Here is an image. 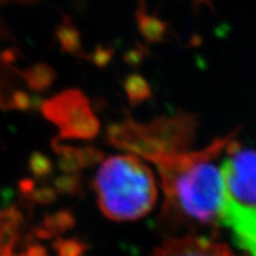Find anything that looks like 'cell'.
Here are the masks:
<instances>
[{"instance_id": "cell-1", "label": "cell", "mask_w": 256, "mask_h": 256, "mask_svg": "<svg viewBox=\"0 0 256 256\" xmlns=\"http://www.w3.org/2000/svg\"><path fill=\"white\" fill-rule=\"evenodd\" d=\"M235 133L217 138L206 148L170 150L147 156L156 165L165 194V209L183 222H218L223 202V178L214 160Z\"/></svg>"}, {"instance_id": "cell-2", "label": "cell", "mask_w": 256, "mask_h": 256, "mask_svg": "<svg viewBox=\"0 0 256 256\" xmlns=\"http://www.w3.org/2000/svg\"><path fill=\"white\" fill-rule=\"evenodd\" d=\"M94 188L104 215L119 222L147 215L158 196L151 168L134 154L106 159L96 174Z\"/></svg>"}, {"instance_id": "cell-3", "label": "cell", "mask_w": 256, "mask_h": 256, "mask_svg": "<svg viewBox=\"0 0 256 256\" xmlns=\"http://www.w3.org/2000/svg\"><path fill=\"white\" fill-rule=\"evenodd\" d=\"M228 156L220 166L223 202L218 223L226 226L236 244L256 256V151L236 142L226 146Z\"/></svg>"}, {"instance_id": "cell-4", "label": "cell", "mask_w": 256, "mask_h": 256, "mask_svg": "<svg viewBox=\"0 0 256 256\" xmlns=\"http://www.w3.org/2000/svg\"><path fill=\"white\" fill-rule=\"evenodd\" d=\"M197 128L194 115L179 113L160 116L151 122L128 119L113 124L108 130L110 142L139 158L176 148H188Z\"/></svg>"}, {"instance_id": "cell-5", "label": "cell", "mask_w": 256, "mask_h": 256, "mask_svg": "<svg viewBox=\"0 0 256 256\" xmlns=\"http://www.w3.org/2000/svg\"><path fill=\"white\" fill-rule=\"evenodd\" d=\"M152 256H236L224 244L198 236L171 238Z\"/></svg>"}, {"instance_id": "cell-6", "label": "cell", "mask_w": 256, "mask_h": 256, "mask_svg": "<svg viewBox=\"0 0 256 256\" xmlns=\"http://www.w3.org/2000/svg\"><path fill=\"white\" fill-rule=\"evenodd\" d=\"M136 19L140 32L147 40L159 42L162 40L166 32V25L164 22H162V19L153 17L152 14H147L145 8H142L138 10Z\"/></svg>"}, {"instance_id": "cell-7", "label": "cell", "mask_w": 256, "mask_h": 256, "mask_svg": "<svg viewBox=\"0 0 256 256\" xmlns=\"http://www.w3.org/2000/svg\"><path fill=\"white\" fill-rule=\"evenodd\" d=\"M42 226L52 235L57 236L58 234L68 232L75 226V217L69 210H60L44 217Z\"/></svg>"}, {"instance_id": "cell-8", "label": "cell", "mask_w": 256, "mask_h": 256, "mask_svg": "<svg viewBox=\"0 0 256 256\" xmlns=\"http://www.w3.org/2000/svg\"><path fill=\"white\" fill-rule=\"evenodd\" d=\"M124 89L130 102L133 104H139L151 96V88L148 83L142 76L132 75L124 81Z\"/></svg>"}, {"instance_id": "cell-9", "label": "cell", "mask_w": 256, "mask_h": 256, "mask_svg": "<svg viewBox=\"0 0 256 256\" xmlns=\"http://www.w3.org/2000/svg\"><path fill=\"white\" fill-rule=\"evenodd\" d=\"M28 168H30L31 174L36 178H46L52 174L54 168L49 158L42 153H34L31 156L30 162H28Z\"/></svg>"}, {"instance_id": "cell-10", "label": "cell", "mask_w": 256, "mask_h": 256, "mask_svg": "<svg viewBox=\"0 0 256 256\" xmlns=\"http://www.w3.org/2000/svg\"><path fill=\"white\" fill-rule=\"evenodd\" d=\"M52 248L58 252L60 256H81L84 252V244L78 240L57 238L52 243Z\"/></svg>"}, {"instance_id": "cell-11", "label": "cell", "mask_w": 256, "mask_h": 256, "mask_svg": "<svg viewBox=\"0 0 256 256\" xmlns=\"http://www.w3.org/2000/svg\"><path fill=\"white\" fill-rule=\"evenodd\" d=\"M60 168L64 172H75L81 168L82 164V158L81 154L75 151L72 148H64L60 150Z\"/></svg>"}, {"instance_id": "cell-12", "label": "cell", "mask_w": 256, "mask_h": 256, "mask_svg": "<svg viewBox=\"0 0 256 256\" xmlns=\"http://www.w3.org/2000/svg\"><path fill=\"white\" fill-rule=\"evenodd\" d=\"M32 204H40V206H50L55 203L57 200V191L51 186L36 188L34 191L28 198H24Z\"/></svg>"}, {"instance_id": "cell-13", "label": "cell", "mask_w": 256, "mask_h": 256, "mask_svg": "<svg viewBox=\"0 0 256 256\" xmlns=\"http://www.w3.org/2000/svg\"><path fill=\"white\" fill-rule=\"evenodd\" d=\"M55 190L62 194H74L78 190V179L74 176H60L54 180Z\"/></svg>"}, {"instance_id": "cell-14", "label": "cell", "mask_w": 256, "mask_h": 256, "mask_svg": "<svg viewBox=\"0 0 256 256\" xmlns=\"http://www.w3.org/2000/svg\"><path fill=\"white\" fill-rule=\"evenodd\" d=\"M34 188H36V180H34V179L23 178L22 180H19L18 190L22 197L28 198L34 191Z\"/></svg>"}, {"instance_id": "cell-15", "label": "cell", "mask_w": 256, "mask_h": 256, "mask_svg": "<svg viewBox=\"0 0 256 256\" xmlns=\"http://www.w3.org/2000/svg\"><path fill=\"white\" fill-rule=\"evenodd\" d=\"M19 256H48V250L42 244H30Z\"/></svg>"}, {"instance_id": "cell-16", "label": "cell", "mask_w": 256, "mask_h": 256, "mask_svg": "<svg viewBox=\"0 0 256 256\" xmlns=\"http://www.w3.org/2000/svg\"><path fill=\"white\" fill-rule=\"evenodd\" d=\"M32 236L38 240H51L56 238L55 235H52V234H51L48 229L44 228L43 226H37V228L34 230V232H32Z\"/></svg>"}, {"instance_id": "cell-17", "label": "cell", "mask_w": 256, "mask_h": 256, "mask_svg": "<svg viewBox=\"0 0 256 256\" xmlns=\"http://www.w3.org/2000/svg\"><path fill=\"white\" fill-rule=\"evenodd\" d=\"M0 194H2V200H2V206H10L12 198H14V190H11V188H4V190L0 191Z\"/></svg>"}]
</instances>
